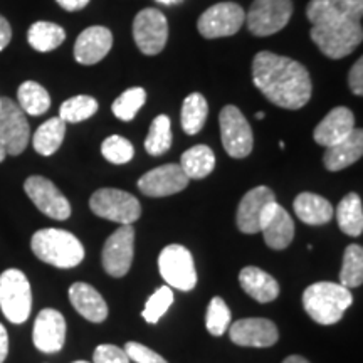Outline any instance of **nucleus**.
<instances>
[{
    "instance_id": "obj_23",
    "label": "nucleus",
    "mask_w": 363,
    "mask_h": 363,
    "mask_svg": "<svg viewBox=\"0 0 363 363\" xmlns=\"http://www.w3.org/2000/svg\"><path fill=\"white\" fill-rule=\"evenodd\" d=\"M69 301L74 310L91 323H103L108 318V305L96 288L88 283H74L69 288Z\"/></svg>"
},
{
    "instance_id": "obj_22",
    "label": "nucleus",
    "mask_w": 363,
    "mask_h": 363,
    "mask_svg": "<svg viewBox=\"0 0 363 363\" xmlns=\"http://www.w3.org/2000/svg\"><path fill=\"white\" fill-rule=\"evenodd\" d=\"M355 130V116L345 106L333 108L313 131V138L321 147H333L343 142Z\"/></svg>"
},
{
    "instance_id": "obj_19",
    "label": "nucleus",
    "mask_w": 363,
    "mask_h": 363,
    "mask_svg": "<svg viewBox=\"0 0 363 363\" xmlns=\"http://www.w3.org/2000/svg\"><path fill=\"white\" fill-rule=\"evenodd\" d=\"M261 233L267 246L276 251H283L293 242L294 222L288 211L276 201L266 207L261 220Z\"/></svg>"
},
{
    "instance_id": "obj_48",
    "label": "nucleus",
    "mask_w": 363,
    "mask_h": 363,
    "mask_svg": "<svg viewBox=\"0 0 363 363\" xmlns=\"http://www.w3.org/2000/svg\"><path fill=\"white\" fill-rule=\"evenodd\" d=\"M6 157H7L6 150H4V148H2V145H0V162H4V160H6Z\"/></svg>"
},
{
    "instance_id": "obj_2",
    "label": "nucleus",
    "mask_w": 363,
    "mask_h": 363,
    "mask_svg": "<svg viewBox=\"0 0 363 363\" xmlns=\"http://www.w3.org/2000/svg\"><path fill=\"white\" fill-rule=\"evenodd\" d=\"M30 249L45 264L59 269L79 266L84 259V247L74 234L62 229H40L30 239Z\"/></svg>"
},
{
    "instance_id": "obj_36",
    "label": "nucleus",
    "mask_w": 363,
    "mask_h": 363,
    "mask_svg": "<svg viewBox=\"0 0 363 363\" xmlns=\"http://www.w3.org/2000/svg\"><path fill=\"white\" fill-rule=\"evenodd\" d=\"M145 101H147V91L143 88H130L113 101L111 111L118 120L131 121L135 120L136 113L142 110Z\"/></svg>"
},
{
    "instance_id": "obj_31",
    "label": "nucleus",
    "mask_w": 363,
    "mask_h": 363,
    "mask_svg": "<svg viewBox=\"0 0 363 363\" xmlns=\"http://www.w3.org/2000/svg\"><path fill=\"white\" fill-rule=\"evenodd\" d=\"M65 39L66 33L61 26L45 21L34 22L27 33V40H29L30 48L38 52H51L65 43Z\"/></svg>"
},
{
    "instance_id": "obj_49",
    "label": "nucleus",
    "mask_w": 363,
    "mask_h": 363,
    "mask_svg": "<svg viewBox=\"0 0 363 363\" xmlns=\"http://www.w3.org/2000/svg\"><path fill=\"white\" fill-rule=\"evenodd\" d=\"M264 116H266V113H264V111H257V113H256V118H257V120H264Z\"/></svg>"
},
{
    "instance_id": "obj_25",
    "label": "nucleus",
    "mask_w": 363,
    "mask_h": 363,
    "mask_svg": "<svg viewBox=\"0 0 363 363\" xmlns=\"http://www.w3.org/2000/svg\"><path fill=\"white\" fill-rule=\"evenodd\" d=\"M240 288L259 303H271L279 296V284L269 272L256 266H247L239 274Z\"/></svg>"
},
{
    "instance_id": "obj_28",
    "label": "nucleus",
    "mask_w": 363,
    "mask_h": 363,
    "mask_svg": "<svg viewBox=\"0 0 363 363\" xmlns=\"http://www.w3.org/2000/svg\"><path fill=\"white\" fill-rule=\"evenodd\" d=\"M66 135V123L61 118H51L35 130L33 136V147L39 155L51 157L57 152Z\"/></svg>"
},
{
    "instance_id": "obj_13",
    "label": "nucleus",
    "mask_w": 363,
    "mask_h": 363,
    "mask_svg": "<svg viewBox=\"0 0 363 363\" xmlns=\"http://www.w3.org/2000/svg\"><path fill=\"white\" fill-rule=\"evenodd\" d=\"M135 254L133 225H121L106 239L101 252L104 271L113 278H123L130 271Z\"/></svg>"
},
{
    "instance_id": "obj_21",
    "label": "nucleus",
    "mask_w": 363,
    "mask_h": 363,
    "mask_svg": "<svg viewBox=\"0 0 363 363\" xmlns=\"http://www.w3.org/2000/svg\"><path fill=\"white\" fill-rule=\"evenodd\" d=\"M113 45V34L108 27L93 26L76 39L74 59L83 66H93L108 56Z\"/></svg>"
},
{
    "instance_id": "obj_5",
    "label": "nucleus",
    "mask_w": 363,
    "mask_h": 363,
    "mask_svg": "<svg viewBox=\"0 0 363 363\" xmlns=\"http://www.w3.org/2000/svg\"><path fill=\"white\" fill-rule=\"evenodd\" d=\"M0 310L13 325L26 323L33 310V289L21 269H7L0 274Z\"/></svg>"
},
{
    "instance_id": "obj_35",
    "label": "nucleus",
    "mask_w": 363,
    "mask_h": 363,
    "mask_svg": "<svg viewBox=\"0 0 363 363\" xmlns=\"http://www.w3.org/2000/svg\"><path fill=\"white\" fill-rule=\"evenodd\" d=\"M99 104L93 96L79 94V96L66 99L59 108V118L65 123H81L93 115H96Z\"/></svg>"
},
{
    "instance_id": "obj_4",
    "label": "nucleus",
    "mask_w": 363,
    "mask_h": 363,
    "mask_svg": "<svg viewBox=\"0 0 363 363\" xmlns=\"http://www.w3.org/2000/svg\"><path fill=\"white\" fill-rule=\"evenodd\" d=\"M311 39L330 59H343L362 44L363 29L360 22H328L311 27Z\"/></svg>"
},
{
    "instance_id": "obj_45",
    "label": "nucleus",
    "mask_w": 363,
    "mask_h": 363,
    "mask_svg": "<svg viewBox=\"0 0 363 363\" xmlns=\"http://www.w3.org/2000/svg\"><path fill=\"white\" fill-rule=\"evenodd\" d=\"M9 355V333L6 326L0 323V363L6 362Z\"/></svg>"
},
{
    "instance_id": "obj_15",
    "label": "nucleus",
    "mask_w": 363,
    "mask_h": 363,
    "mask_svg": "<svg viewBox=\"0 0 363 363\" xmlns=\"http://www.w3.org/2000/svg\"><path fill=\"white\" fill-rule=\"evenodd\" d=\"M230 340L239 347L267 348L279 340L278 326L267 318H244L229 326Z\"/></svg>"
},
{
    "instance_id": "obj_6",
    "label": "nucleus",
    "mask_w": 363,
    "mask_h": 363,
    "mask_svg": "<svg viewBox=\"0 0 363 363\" xmlns=\"http://www.w3.org/2000/svg\"><path fill=\"white\" fill-rule=\"evenodd\" d=\"M89 207L101 219L130 225L140 219L142 206L138 199L120 189H99L91 195Z\"/></svg>"
},
{
    "instance_id": "obj_27",
    "label": "nucleus",
    "mask_w": 363,
    "mask_h": 363,
    "mask_svg": "<svg viewBox=\"0 0 363 363\" xmlns=\"http://www.w3.org/2000/svg\"><path fill=\"white\" fill-rule=\"evenodd\" d=\"M179 165L189 180H202L214 172L216 155L212 148H208L207 145H195V147L189 148L187 152L182 153Z\"/></svg>"
},
{
    "instance_id": "obj_50",
    "label": "nucleus",
    "mask_w": 363,
    "mask_h": 363,
    "mask_svg": "<svg viewBox=\"0 0 363 363\" xmlns=\"http://www.w3.org/2000/svg\"><path fill=\"white\" fill-rule=\"evenodd\" d=\"M72 363H88V362H84V360H79V362H72Z\"/></svg>"
},
{
    "instance_id": "obj_8",
    "label": "nucleus",
    "mask_w": 363,
    "mask_h": 363,
    "mask_svg": "<svg viewBox=\"0 0 363 363\" xmlns=\"http://www.w3.org/2000/svg\"><path fill=\"white\" fill-rule=\"evenodd\" d=\"M158 269L170 288L192 291L197 284V271H195L192 254L180 244H170L163 249L158 256Z\"/></svg>"
},
{
    "instance_id": "obj_47",
    "label": "nucleus",
    "mask_w": 363,
    "mask_h": 363,
    "mask_svg": "<svg viewBox=\"0 0 363 363\" xmlns=\"http://www.w3.org/2000/svg\"><path fill=\"white\" fill-rule=\"evenodd\" d=\"M157 2L163 4V6H177V4H182L184 0H157Z\"/></svg>"
},
{
    "instance_id": "obj_32",
    "label": "nucleus",
    "mask_w": 363,
    "mask_h": 363,
    "mask_svg": "<svg viewBox=\"0 0 363 363\" xmlns=\"http://www.w3.org/2000/svg\"><path fill=\"white\" fill-rule=\"evenodd\" d=\"M17 99H19L21 110L26 115L40 116L51 108V96L48 89L35 81H26L17 89Z\"/></svg>"
},
{
    "instance_id": "obj_39",
    "label": "nucleus",
    "mask_w": 363,
    "mask_h": 363,
    "mask_svg": "<svg viewBox=\"0 0 363 363\" xmlns=\"http://www.w3.org/2000/svg\"><path fill=\"white\" fill-rule=\"evenodd\" d=\"M101 153L110 163L123 165L135 157V148L128 140L120 135H111L101 143Z\"/></svg>"
},
{
    "instance_id": "obj_46",
    "label": "nucleus",
    "mask_w": 363,
    "mask_h": 363,
    "mask_svg": "<svg viewBox=\"0 0 363 363\" xmlns=\"http://www.w3.org/2000/svg\"><path fill=\"white\" fill-rule=\"evenodd\" d=\"M283 363H310V362H308L306 358H303V357H299V355H291V357L284 358Z\"/></svg>"
},
{
    "instance_id": "obj_24",
    "label": "nucleus",
    "mask_w": 363,
    "mask_h": 363,
    "mask_svg": "<svg viewBox=\"0 0 363 363\" xmlns=\"http://www.w3.org/2000/svg\"><path fill=\"white\" fill-rule=\"evenodd\" d=\"M363 155V131L362 128H355L343 142L333 147H328L325 152L323 163L326 170L340 172L350 167Z\"/></svg>"
},
{
    "instance_id": "obj_16",
    "label": "nucleus",
    "mask_w": 363,
    "mask_h": 363,
    "mask_svg": "<svg viewBox=\"0 0 363 363\" xmlns=\"http://www.w3.org/2000/svg\"><path fill=\"white\" fill-rule=\"evenodd\" d=\"M189 179L177 163L157 167L138 180V189L147 197H169L187 189Z\"/></svg>"
},
{
    "instance_id": "obj_29",
    "label": "nucleus",
    "mask_w": 363,
    "mask_h": 363,
    "mask_svg": "<svg viewBox=\"0 0 363 363\" xmlns=\"http://www.w3.org/2000/svg\"><path fill=\"white\" fill-rule=\"evenodd\" d=\"M337 220L342 233L358 238L363 233V207L362 199L357 194H348L340 201L337 208Z\"/></svg>"
},
{
    "instance_id": "obj_14",
    "label": "nucleus",
    "mask_w": 363,
    "mask_h": 363,
    "mask_svg": "<svg viewBox=\"0 0 363 363\" xmlns=\"http://www.w3.org/2000/svg\"><path fill=\"white\" fill-rule=\"evenodd\" d=\"M27 197L44 216L54 220H66L71 216V203L51 180L40 175H33L26 180Z\"/></svg>"
},
{
    "instance_id": "obj_41",
    "label": "nucleus",
    "mask_w": 363,
    "mask_h": 363,
    "mask_svg": "<svg viewBox=\"0 0 363 363\" xmlns=\"http://www.w3.org/2000/svg\"><path fill=\"white\" fill-rule=\"evenodd\" d=\"M93 363H130V357L116 345H99L93 353Z\"/></svg>"
},
{
    "instance_id": "obj_7",
    "label": "nucleus",
    "mask_w": 363,
    "mask_h": 363,
    "mask_svg": "<svg viewBox=\"0 0 363 363\" xmlns=\"http://www.w3.org/2000/svg\"><path fill=\"white\" fill-rule=\"evenodd\" d=\"M219 126L222 147H224L227 155L233 158H246L251 155L254 147L252 128L238 106L227 104L222 108Z\"/></svg>"
},
{
    "instance_id": "obj_37",
    "label": "nucleus",
    "mask_w": 363,
    "mask_h": 363,
    "mask_svg": "<svg viewBox=\"0 0 363 363\" xmlns=\"http://www.w3.org/2000/svg\"><path fill=\"white\" fill-rule=\"evenodd\" d=\"M230 310L227 306V303L220 296H214L211 299L207 306V315H206V326L207 331L214 337H220L224 335L230 326Z\"/></svg>"
},
{
    "instance_id": "obj_9",
    "label": "nucleus",
    "mask_w": 363,
    "mask_h": 363,
    "mask_svg": "<svg viewBox=\"0 0 363 363\" xmlns=\"http://www.w3.org/2000/svg\"><path fill=\"white\" fill-rule=\"evenodd\" d=\"M291 16V0H254L246 13V21L251 34L257 38H267L283 30Z\"/></svg>"
},
{
    "instance_id": "obj_26",
    "label": "nucleus",
    "mask_w": 363,
    "mask_h": 363,
    "mask_svg": "<svg viewBox=\"0 0 363 363\" xmlns=\"http://www.w3.org/2000/svg\"><path fill=\"white\" fill-rule=\"evenodd\" d=\"M294 214L308 225H325L333 219L335 212L331 203L318 194L303 192L293 202Z\"/></svg>"
},
{
    "instance_id": "obj_30",
    "label": "nucleus",
    "mask_w": 363,
    "mask_h": 363,
    "mask_svg": "<svg viewBox=\"0 0 363 363\" xmlns=\"http://www.w3.org/2000/svg\"><path fill=\"white\" fill-rule=\"evenodd\" d=\"M208 115L207 99L201 93H190L184 99L180 111L182 130L187 135H197L203 128Z\"/></svg>"
},
{
    "instance_id": "obj_3",
    "label": "nucleus",
    "mask_w": 363,
    "mask_h": 363,
    "mask_svg": "<svg viewBox=\"0 0 363 363\" xmlns=\"http://www.w3.org/2000/svg\"><path fill=\"white\" fill-rule=\"evenodd\" d=\"M352 303L350 289L330 281H320L308 286L303 293V308L311 320L320 325L338 323Z\"/></svg>"
},
{
    "instance_id": "obj_43",
    "label": "nucleus",
    "mask_w": 363,
    "mask_h": 363,
    "mask_svg": "<svg viewBox=\"0 0 363 363\" xmlns=\"http://www.w3.org/2000/svg\"><path fill=\"white\" fill-rule=\"evenodd\" d=\"M11 39H12L11 24H9L6 17L0 16V51H4V49L7 48L9 43H11Z\"/></svg>"
},
{
    "instance_id": "obj_42",
    "label": "nucleus",
    "mask_w": 363,
    "mask_h": 363,
    "mask_svg": "<svg viewBox=\"0 0 363 363\" xmlns=\"http://www.w3.org/2000/svg\"><path fill=\"white\" fill-rule=\"evenodd\" d=\"M348 86H350L352 93L355 96H362L363 94V59L358 57V61L353 65L348 74Z\"/></svg>"
},
{
    "instance_id": "obj_20",
    "label": "nucleus",
    "mask_w": 363,
    "mask_h": 363,
    "mask_svg": "<svg viewBox=\"0 0 363 363\" xmlns=\"http://www.w3.org/2000/svg\"><path fill=\"white\" fill-rule=\"evenodd\" d=\"M306 16L313 26L328 22H360L363 16V0H311Z\"/></svg>"
},
{
    "instance_id": "obj_44",
    "label": "nucleus",
    "mask_w": 363,
    "mask_h": 363,
    "mask_svg": "<svg viewBox=\"0 0 363 363\" xmlns=\"http://www.w3.org/2000/svg\"><path fill=\"white\" fill-rule=\"evenodd\" d=\"M59 7H62L67 12H78L88 6L89 0H56Z\"/></svg>"
},
{
    "instance_id": "obj_18",
    "label": "nucleus",
    "mask_w": 363,
    "mask_h": 363,
    "mask_svg": "<svg viewBox=\"0 0 363 363\" xmlns=\"http://www.w3.org/2000/svg\"><path fill=\"white\" fill-rule=\"evenodd\" d=\"M274 192L266 185H259L244 195L242 201L239 202L235 222L240 233L244 234H257L261 233V220L264 216L266 207L274 202Z\"/></svg>"
},
{
    "instance_id": "obj_11",
    "label": "nucleus",
    "mask_w": 363,
    "mask_h": 363,
    "mask_svg": "<svg viewBox=\"0 0 363 363\" xmlns=\"http://www.w3.org/2000/svg\"><path fill=\"white\" fill-rule=\"evenodd\" d=\"M246 22V11L235 2H219L208 7L199 17L197 27L206 39L229 38L239 33L240 27Z\"/></svg>"
},
{
    "instance_id": "obj_17",
    "label": "nucleus",
    "mask_w": 363,
    "mask_h": 363,
    "mask_svg": "<svg viewBox=\"0 0 363 363\" xmlns=\"http://www.w3.org/2000/svg\"><path fill=\"white\" fill-rule=\"evenodd\" d=\"M33 342L39 352L57 353L66 342V320L57 310L45 308L35 318Z\"/></svg>"
},
{
    "instance_id": "obj_38",
    "label": "nucleus",
    "mask_w": 363,
    "mask_h": 363,
    "mask_svg": "<svg viewBox=\"0 0 363 363\" xmlns=\"http://www.w3.org/2000/svg\"><path fill=\"white\" fill-rule=\"evenodd\" d=\"M172 303H174V291H172L170 286H162L145 303V310L142 313L143 320L152 325L158 323L160 318L169 311Z\"/></svg>"
},
{
    "instance_id": "obj_34",
    "label": "nucleus",
    "mask_w": 363,
    "mask_h": 363,
    "mask_svg": "<svg viewBox=\"0 0 363 363\" xmlns=\"http://www.w3.org/2000/svg\"><path fill=\"white\" fill-rule=\"evenodd\" d=\"M363 283V249L358 244H350L345 249L343 264L340 271V284L345 288H358Z\"/></svg>"
},
{
    "instance_id": "obj_40",
    "label": "nucleus",
    "mask_w": 363,
    "mask_h": 363,
    "mask_svg": "<svg viewBox=\"0 0 363 363\" xmlns=\"http://www.w3.org/2000/svg\"><path fill=\"white\" fill-rule=\"evenodd\" d=\"M126 355L130 357V360L136 363H169L162 355H158L157 352H153L152 348L145 347L142 343L130 342L125 345Z\"/></svg>"
},
{
    "instance_id": "obj_33",
    "label": "nucleus",
    "mask_w": 363,
    "mask_h": 363,
    "mask_svg": "<svg viewBox=\"0 0 363 363\" xmlns=\"http://www.w3.org/2000/svg\"><path fill=\"white\" fill-rule=\"evenodd\" d=\"M172 123L167 115H158L150 125V131L145 140V150L152 157H160L172 147Z\"/></svg>"
},
{
    "instance_id": "obj_10",
    "label": "nucleus",
    "mask_w": 363,
    "mask_h": 363,
    "mask_svg": "<svg viewBox=\"0 0 363 363\" xmlns=\"http://www.w3.org/2000/svg\"><path fill=\"white\" fill-rule=\"evenodd\" d=\"M30 128L26 113L11 98H0V145L7 155L17 157L27 148Z\"/></svg>"
},
{
    "instance_id": "obj_12",
    "label": "nucleus",
    "mask_w": 363,
    "mask_h": 363,
    "mask_svg": "<svg viewBox=\"0 0 363 363\" xmlns=\"http://www.w3.org/2000/svg\"><path fill=\"white\" fill-rule=\"evenodd\" d=\"M133 39L138 49L147 56H157L169 39V21L157 9H143L133 21Z\"/></svg>"
},
{
    "instance_id": "obj_1",
    "label": "nucleus",
    "mask_w": 363,
    "mask_h": 363,
    "mask_svg": "<svg viewBox=\"0 0 363 363\" xmlns=\"http://www.w3.org/2000/svg\"><path fill=\"white\" fill-rule=\"evenodd\" d=\"M252 81L272 104L284 110H299L311 99L310 72L291 57L269 51L257 52L252 61Z\"/></svg>"
}]
</instances>
